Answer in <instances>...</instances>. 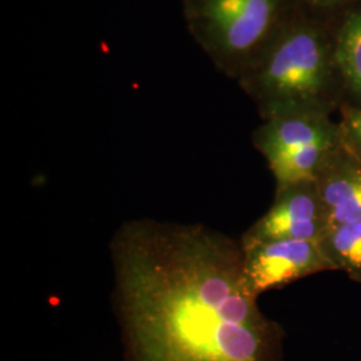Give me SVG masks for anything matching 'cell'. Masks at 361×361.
Listing matches in <instances>:
<instances>
[{
  "label": "cell",
  "mask_w": 361,
  "mask_h": 361,
  "mask_svg": "<svg viewBox=\"0 0 361 361\" xmlns=\"http://www.w3.org/2000/svg\"><path fill=\"white\" fill-rule=\"evenodd\" d=\"M110 250L126 361H284V329L246 286L241 243L201 224L134 219Z\"/></svg>",
  "instance_id": "1"
},
{
  "label": "cell",
  "mask_w": 361,
  "mask_h": 361,
  "mask_svg": "<svg viewBox=\"0 0 361 361\" xmlns=\"http://www.w3.org/2000/svg\"><path fill=\"white\" fill-rule=\"evenodd\" d=\"M335 49L310 25L274 34L240 74V83L262 118L293 113H328L335 86Z\"/></svg>",
  "instance_id": "2"
},
{
  "label": "cell",
  "mask_w": 361,
  "mask_h": 361,
  "mask_svg": "<svg viewBox=\"0 0 361 361\" xmlns=\"http://www.w3.org/2000/svg\"><path fill=\"white\" fill-rule=\"evenodd\" d=\"M279 0H198L194 7L197 37L219 70L237 75L269 43Z\"/></svg>",
  "instance_id": "3"
},
{
  "label": "cell",
  "mask_w": 361,
  "mask_h": 361,
  "mask_svg": "<svg viewBox=\"0 0 361 361\" xmlns=\"http://www.w3.org/2000/svg\"><path fill=\"white\" fill-rule=\"evenodd\" d=\"M244 279L259 297L322 271H334L317 243L300 240L244 241Z\"/></svg>",
  "instance_id": "4"
},
{
  "label": "cell",
  "mask_w": 361,
  "mask_h": 361,
  "mask_svg": "<svg viewBox=\"0 0 361 361\" xmlns=\"http://www.w3.org/2000/svg\"><path fill=\"white\" fill-rule=\"evenodd\" d=\"M326 231L328 221L314 180H304L279 188L271 209L250 226L243 240L319 243Z\"/></svg>",
  "instance_id": "5"
},
{
  "label": "cell",
  "mask_w": 361,
  "mask_h": 361,
  "mask_svg": "<svg viewBox=\"0 0 361 361\" xmlns=\"http://www.w3.org/2000/svg\"><path fill=\"white\" fill-rule=\"evenodd\" d=\"M314 183L328 229L361 221V158L348 150L343 141L328 155Z\"/></svg>",
  "instance_id": "6"
},
{
  "label": "cell",
  "mask_w": 361,
  "mask_h": 361,
  "mask_svg": "<svg viewBox=\"0 0 361 361\" xmlns=\"http://www.w3.org/2000/svg\"><path fill=\"white\" fill-rule=\"evenodd\" d=\"M253 142L269 162L312 145L341 142V133L325 113H293L267 119Z\"/></svg>",
  "instance_id": "7"
},
{
  "label": "cell",
  "mask_w": 361,
  "mask_h": 361,
  "mask_svg": "<svg viewBox=\"0 0 361 361\" xmlns=\"http://www.w3.org/2000/svg\"><path fill=\"white\" fill-rule=\"evenodd\" d=\"M317 244L334 271L361 283V221L328 229Z\"/></svg>",
  "instance_id": "8"
},
{
  "label": "cell",
  "mask_w": 361,
  "mask_h": 361,
  "mask_svg": "<svg viewBox=\"0 0 361 361\" xmlns=\"http://www.w3.org/2000/svg\"><path fill=\"white\" fill-rule=\"evenodd\" d=\"M340 143L312 145L269 161L268 165L277 182V189L304 180H314L328 155Z\"/></svg>",
  "instance_id": "9"
},
{
  "label": "cell",
  "mask_w": 361,
  "mask_h": 361,
  "mask_svg": "<svg viewBox=\"0 0 361 361\" xmlns=\"http://www.w3.org/2000/svg\"><path fill=\"white\" fill-rule=\"evenodd\" d=\"M337 71L350 90L361 97V13L348 15L336 40Z\"/></svg>",
  "instance_id": "10"
},
{
  "label": "cell",
  "mask_w": 361,
  "mask_h": 361,
  "mask_svg": "<svg viewBox=\"0 0 361 361\" xmlns=\"http://www.w3.org/2000/svg\"><path fill=\"white\" fill-rule=\"evenodd\" d=\"M343 145L361 158V107L347 109L340 125Z\"/></svg>",
  "instance_id": "11"
},
{
  "label": "cell",
  "mask_w": 361,
  "mask_h": 361,
  "mask_svg": "<svg viewBox=\"0 0 361 361\" xmlns=\"http://www.w3.org/2000/svg\"><path fill=\"white\" fill-rule=\"evenodd\" d=\"M314 3H328V1H332V0H312Z\"/></svg>",
  "instance_id": "12"
}]
</instances>
